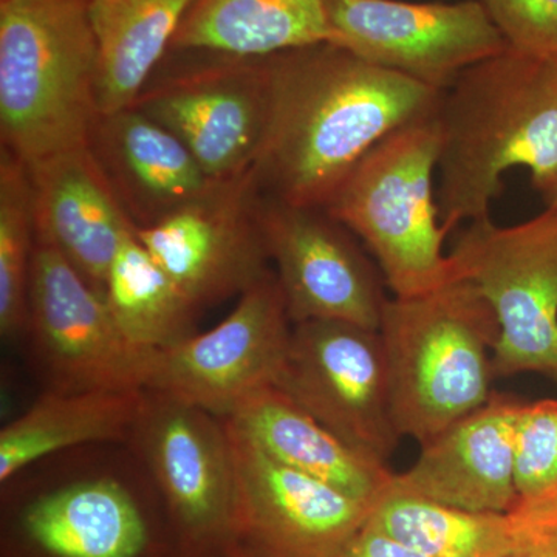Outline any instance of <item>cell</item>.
I'll use <instances>...</instances> for the list:
<instances>
[{
    "mask_svg": "<svg viewBox=\"0 0 557 557\" xmlns=\"http://www.w3.org/2000/svg\"><path fill=\"white\" fill-rule=\"evenodd\" d=\"M273 106L252 166L263 196L324 208L373 146L426 119L440 91L333 44L270 57Z\"/></svg>",
    "mask_w": 557,
    "mask_h": 557,
    "instance_id": "1",
    "label": "cell"
},
{
    "mask_svg": "<svg viewBox=\"0 0 557 557\" xmlns=\"http://www.w3.org/2000/svg\"><path fill=\"white\" fill-rule=\"evenodd\" d=\"M0 557H182L166 505L127 443H94L0 483Z\"/></svg>",
    "mask_w": 557,
    "mask_h": 557,
    "instance_id": "2",
    "label": "cell"
},
{
    "mask_svg": "<svg viewBox=\"0 0 557 557\" xmlns=\"http://www.w3.org/2000/svg\"><path fill=\"white\" fill-rule=\"evenodd\" d=\"M437 207L450 233L491 218L502 177L530 171L547 197L557 185V60L507 49L440 91Z\"/></svg>",
    "mask_w": 557,
    "mask_h": 557,
    "instance_id": "3",
    "label": "cell"
},
{
    "mask_svg": "<svg viewBox=\"0 0 557 557\" xmlns=\"http://www.w3.org/2000/svg\"><path fill=\"white\" fill-rule=\"evenodd\" d=\"M379 330L399 437L426 445L493 395L500 325L469 278L412 298L392 296Z\"/></svg>",
    "mask_w": 557,
    "mask_h": 557,
    "instance_id": "4",
    "label": "cell"
},
{
    "mask_svg": "<svg viewBox=\"0 0 557 557\" xmlns=\"http://www.w3.org/2000/svg\"><path fill=\"white\" fill-rule=\"evenodd\" d=\"M89 0H0V138L25 164L89 146L100 116Z\"/></svg>",
    "mask_w": 557,
    "mask_h": 557,
    "instance_id": "5",
    "label": "cell"
},
{
    "mask_svg": "<svg viewBox=\"0 0 557 557\" xmlns=\"http://www.w3.org/2000/svg\"><path fill=\"white\" fill-rule=\"evenodd\" d=\"M437 160L434 112L373 146L324 207L361 240L395 298L423 295L458 277L440 223Z\"/></svg>",
    "mask_w": 557,
    "mask_h": 557,
    "instance_id": "6",
    "label": "cell"
},
{
    "mask_svg": "<svg viewBox=\"0 0 557 557\" xmlns=\"http://www.w3.org/2000/svg\"><path fill=\"white\" fill-rule=\"evenodd\" d=\"M449 256L500 325L494 379L539 373L557 383V208L512 226L474 220Z\"/></svg>",
    "mask_w": 557,
    "mask_h": 557,
    "instance_id": "7",
    "label": "cell"
},
{
    "mask_svg": "<svg viewBox=\"0 0 557 557\" xmlns=\"http://www.w3.org/2000/svg\"><path fill=\"white\" fill-rule=\"evenodd\" d=\"M127 445L159 487L182 556L228 547L236 471L225 420L185 399L145 388Z\"/></svg>",
    "mask_w": 557,
    "mask_h": 557,
    "instance_id": "8",
    "label": "cell"
},
{
    "mask_svg": "<svg viewBox=\"0 0 557 557\" xmlns=\"http://www.w3.org/2000/svg\"><path fill=\"white\" fill-rule=\"evenodd\" d=\"M25 336L44 391H141L157 350L121 333L104 296L49 245L36 240Z\"/></svg>",
    "mask_w": 557,
    "mask_h": 557,
    "instance_id": "9",
    "label": "cell"
},
{
    "mask_svg": "<svg viewBox=\"0 0 557 557\" xmlns=\"http://www.w3.org/2000/svg\"><path fill=\"white\" fill-rule=\"evenodd\" d=\"M276 387L366 457L386 465L397 449L380 330L344 321L293 325Z\"/></svg>",
    "mask_w": 557,
    "mask_h": 557,
    "instance_id": "10",
    "label": "cell"
},
{
    "mask_svg": "<svg viewBox=\"0 0 557 557\" xmlns=\"http://www.w3.org/2000/svg\"><path fill=\"white\" fill-rule=\"evenodd\" d=\"M292 332L284 293L271 270L214 329L157 350L146 388L226 418L256 392L276 386Z\"/></svg>",
    "mask_w": 557,
    "mask_h": 557,
    "instance_id": "11",
    "label": "cell"
},
{
    "mask_svg": "<svg viewBox=\"0 0 557 557\" xmlns=\"http://www.w3.org/2000/svg\"><path fill=\"white\" fill-rule=\"evenodd\" d=\"M330 42L438 91L508 49L482 0H329Z\"/></svg>",
    "mask_w": 557,
    "mask_h": 557,
    "instance_id": "12",
    "label": "cell"
},
{
    "mask_svg": "<svg viewBox=\"0 0 557 557\" xmlns=\"http://www.w3.org/2000/svg\"><path fill=\"white\" fill-rule=\"evenodd\" d=\"M263 236L293 325L344 321L379 330L386 281L379 263L324 208L263 196Z\"/></svg>",
    "mask_w": 557,
    "mask_h": 557,
    "instance_id": "13",
    "label": "cell"
},
{
    "mask_svg": "<svg viewBox=\"0 0 557 557\" xmlns=\"http://www.w3.org/2000/svg\"><path fill=\"white\" fill-rule=\"evenodd\" d=\"M273 106L270 58H219L146 86L134 108L182 139L209 177L252 170Z\"/></svg>",
    "mask_w": 557,
    "mask_h": 557,
    "instance_id": "14",
    "label": "cell"
},
{
    "mask_svg": "<svg viewBox=\"0 0 557 557\" xmlns=\"http://www.w3.org/2000/svg\"><path fill=\"white\" fill-rule=\"evenodd\" d=\"M262 200L249 171L135 234L201 310L244 295L273 270L260 219Z\"/></svg>",
    "mask_w": 557,
    "mask_h": 557,
    "instance_id": "15",
    "label": "cell"
},
{
    "mask_svg": "<svg viewBox=\"0 0 557 557\" xmlns=\"http://www.w3.org/2000/svg\"><path fill=\"white\" fill-rule=\"evenodd\" d=\"M226 424V423H225ZM236 505L226 549L240 557H336L368 505L285 467L231 431Z\"/></svg>",
    "mask_w": 557,
    "mask_h": 557,
    "instance_id": "16",
    "label": "cell"
},
{
    "mask_svg": "<svg viewBox=\"0 0 557 557\" xmlns=\"http://www.w3.org/2000/svg\"><path fill=\"white\" fill-rule=\"evenodd\" d=\"M520 405L493 392L474 412L421 446L416 463L394 472L406 493L475 512H509L519 504L515 482V424Z\"/></svg>",
    "mask_w": 557,
    "mask_h": 557,
    "instance_id": "17",
    "label": "cell"
},
{
    "mask_svg": "<svg viewBox=\"0 0 557 557\" xmlns=\"http://www.w3.org/2000/svg\"><path fill=\"white\" fill-rule=\"evenodd\" d=\"M27 168L36 240L60 252L104 296L110 265L137 226L89 146L54 153Z\"/></svg>",
    "mask_w": 557,
    "mask_h": 557,
    "instance_id": "18",
    "label": "cell"
},
{
    "mask_svg": "<svg viewBox=\"0 0 557 557\" xmlns=\"http://www.w3.org/2000/svg\"><path fill=\"white\" fill-rule=\"evenodd\" d=\"M89 149L137 228L156 225L220 183L182 139L134 106L98 116Z\"/></svg>",
    "mask_w": 557,
    "mask_h": 557,
    "instance_id": "19",
    "label": "cell"
},
{
    "mask_svg": "<svg viewBox=\"0 0 557 557\" xmlns=\"http://www.w3.org/2000/svg\"><path fill=\"white\" fill-rule=\"evenodd\" d=\"M223 420L231 431L273 460L368 507L394 475L387 465L351 448L276 386L256 392Z\"/></svg>",
    "mask_w": 557,
    "mask_h": 557,
    "instance_id": "20",
    "label": "cell"
},
{
    "mask_svg": "<svg viewBox=\"0 0 557 557\" xmlns=\"http://www.w3.org/2000/svg\"><path fill=\"white\" fill-rule=\"evenodd\" d=\"M329 0H196L172 50L262 60L330 42Z\"/></svg>",
    "mask_w": 557,
    "mask_h": 557,
    "instance_id": "21",
    "label": "cell"
},
{
    "mask_svg": "<svg viewBox=\"0 0 557 557\" xmlns=\"http://www.w3.org/2000/svg\"><path fill=\"white\" fill-rule=\"evenodd\" d=\"M141 391L47 392L0 431V483L42 458L94 443H127Z\"/></svg>",
    "mask_w": 557,
    "mask_h": 557,
    "instance_id": "22",
    "label": "cell"
},
{
    "mask_svg": "<svg viewBox=\"0 0 557 557\" xmlns=\"http://www.w3.org/2000/svg\"><path fill=\"white\" fill-rule=\"evenodd\" d=\"M196 0H89L100 115L132 108Z\"/></svg>",
    "mask_w": 557,
    "mask_h": 557,
    "instance_id": "23",
    "label": "cell"
},
{
    "mask_svg": "<svg viewBox=\"0 0 557 557\" xmlns=\"http://www.w3.org/2000/svg\"><path fill=\"white\" fill-rule=\"evenodd\" d=\"M104 299L129 343L164 350L196 335L197 313L145 245L132 234L121 245L106 281Z\"/></svg>",
    "mask_w": 557,
    "mask_h": 557,
    "instance_id": "24",
    "label": "cell"
},
{
    "mask_svg": "<svg viewBox=\"0 0 557 557\" xmlns=\"http://www.w3.org/2000/svg\"><path fill=\"white\" fill-rule=\"evenodd\" d=\"M368 520L428 557H507L515 539L512 511L448 507L406 493L392 480L370 505Z\"/></svg>",
    "mask_w": 557,
    "mask_h": 557,
    "instance_id": "25",
    "label": "cell"
},
{
    "mask_svg": "<svg viewBox=\"0 0 557 557\" xmlns=\"http://www.w3.org/2000/svg\"><path fill=\"white\" fill-rule=\"evenodd\" d=\"M36 248L33 190L27 164L0 149V335L27 333L28 293Z\"/></svg>",
    "mask_w": 557,
    "mask_h": 557,
    "instance_id": "26",
    "label": "cell"
},
{
    "mask_svg": "<svg viewBox=\"0 0 557 557\" xmlns=\"http://www.w3.org/2000/svg\"><path fill=\"white\" fill-rule=\"evenodd\" d=\"M515 482L520 498L557 487V399L522 403L515 424Z\"/></svg>",
    "mask_w": 557,
    "mask_h": 557,
    "instance_id": "27",
    "label": "cell"
},
{
    "mask_svg": "<svg viewBox=\"0 0 557 557\" xmlns=\"http://www.w3.org/2000/svg\"><path fill=\"white\" fill-rule=\"evenodd\" d=\"M508 49L557 60V0H482Z\"/></svg>",
    "mask_w": 557,
    "mask_h": 557,
    "instance_id": "28",
    "label": "cell"
},
{
    "mask_svg": "<svg viewBox=\"0 0 557 557\" xmlns=\"http://www.w3.org/2000/svg\"><path fill=\"white\" fill-rule=\"evenodd\" d=\"M511 511L515 539L507 557H557V494L520 498Z\"/></svg>",
    "mask_w": 557,
    "mask_h": 557,
    "instance_id": "29",
    "label": "cell"
},
{
    "mask_svg": "<svg viewBox=\"0 0 557 557\" xmlns=\"http://www.w3.org/2000/svg\"><path fill=\"white\" fill-rule=\"evenodd\" d=\"M336 557H428L366 520Z\"/></svg>",
    "mask_w": 557,
    "mask_h": 557,
    "instance_id": "30",
    "label": "cell"
},
{
    "mask_svg": "<svg viewBox=\"0 0 557 557\" xmlns=\"http://www.w3.org/2000/svg\"><path fill=\"white\" fill-rule=\"evenodd\" d=\"M182 557H240L236 555V553L231 552V549H218V552L203 553V555H194V556H182Z\"/></svg>",
    "mask_w": 557,
    "mask_h": 557,
    "instance_id": "31",
    "label": "cell"
},
{
    "mask_svg": "<svg viewBox=\"0 0 557 557\" xmlns=\"http://www.w3.org/2000/svg\"><path fill=\"white\" fill-rule=\"evenodd\" d=\"M545 201H547V207L557 208V185L555 186V189L545 197Z\"/></svg>",
    "mask_w": 557,
    "mask_h": 557,
    "instance_id": "32",
    "label": "cell"
},
{
    "mask_svg": "<svg viewBox=\"0 0 557 557\" xmlns=\"http://www.w3.org/2000/svg\"><path fill=\"white\" fill-rule=\"evenodd\" d=\"M553 493H556V494H557V487H556V490H555V491H553Z\"/></svg>",
    "mask_w": 557,
    "mask_h": 557,
    "instance_id": "33",
    "label": "cell"
}]
</instances>
